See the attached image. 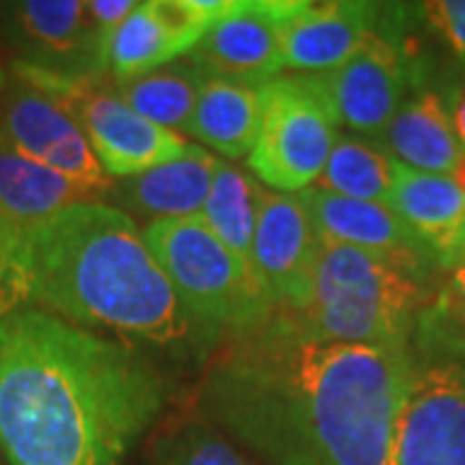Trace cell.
I'll use <instances>...</instances> for the list:
<instances>
[{
	"instance_id": "1",
	"label": "cell",
	"mask_w": 465,
	"mask_h": 465,
	"mask_svg": "<svg viewBox=\"0 0 465 465\" xmlns=\"http://www.w3.org/2000/svg\"><path fill=\"white\" fill-rule=\"evenodd\" d=\"M409 349L321 341L277 316L204 378L210 414L269 465H396Z\"/></svg>"
},
{
	"instance_id": "2",
	"label": "cell",
	"mask_w": 465,
	"mask_h": 465,
	"mask_svg": "<svg viewBox=\"0 0 465 465\" xmlns=\"http://www.w3.org/2000/svg\"><path fill=\"white\" fill-rule=\"evenodd\" d=\"M163 372L42 308L0 318V450L11 465H122L166 403Z\"/></svg>"
},
{
	"instance_id": "3",
	"label": "cell",
	"mask_w": 465,
	"mask_h": 465,
	"mask_svg": "<svg viewBox=\"0 0 465 465\" xmlns=\"http://www.w3.org/2000/svg\"><path fill=\"white\" fill-rule=\"evenodd\" d=\"M14 264L29 302L81 329L183 347L200 323L137 223L106 202H81L24 228Z\"/></svg>"
},
{
	"instance_id": "4",
	"label": "cell",
	"mask_w": 465,
	"mask_h": 465,
	"mask_svg": "<svg viewBox=\"0 0 465 465\" xmlns=\"http://www.w3.org/2000/svg\"><path fill=\"white\" fill-rule=\"evenodd\" d=\"M421 266L321 241L308 305L280 316L321 341L409 349L416 311L424 302Z\"/></svg>"
},
{
	"instance_id": "5",
	"label": "cell",
	"mask_w": 465,
	"mask_h": 465,
	"mask_svg": "<svg viewBox=\"0 0 465 465\" xmlns=\"http://www.w3.org/2000/svg\"><path fill=\"white\" fill-rule=\"evenodd\" d=\"M143 235L197 321L223 326L235 336L262 329L277 316L251 262L228 249L202 215L148 223Z\"/></svg>"
},
{
	"instance_id": "6",
	"label": "cell",
	"mask_w": 465,
	"mask_h": 465,
	"mask_svg": "<svg viewBox=\"0 0 465 465\" xmlns=\"http://www.w3.org/2000/svg\"><path fill=\"white\" fill-rule=\"evenodd\" d=\"M339 137V124L316 75H277L262 85V124L251 173L274 192L316 186Z\"/></svg>"
},
{
	"instance_id": "7",
	"label": "cell",
	"mask_w": 465,
	"mask_h": 465,
	"mask_svg": "<svg viewBox=\"0 0 465 465\" xmlns=\"http://www.w3.org/2000/svg\"><path fill=\"white\" fill-rule=\"evenodd\" d=\"M14 65L26 73L34 84L47 88L52 96L65 104L78 119L81 130L91 143L94 155L104 171L114 179H133L150 168L179 161L197 148L179 133L150 122L119 99L116 85H106L104 78H63L42 73L24 63Z\"/></svg>"
},
{
	"instance_id": "8",
	"label": "cell",
	"mask_w": 465,
	"mask_h": 465,
	"mask_svg": "<svg viewBox=\"0 0 465 465\" xmlns=\"http://www.w3.org/2000/svg\"><path fill=\"white\" fill-rule=\"evenodd\" d=\"M0 140L24 158L84 183L101 197L114 189L116 182L94 155L73 112L16 65L5 73L0 91Z\"/></svg>"
},
{
	"instance_id": "9",
	"label": "cell",
	"mask_w": 465,
	"mask_h": 465,
	"mask_svg": "<svg viewBox=\"0 0 465 465\" xmlns=\"http://www.w3.org/2000/svg\"><path fill=\"white\" fill-rule=\"evenodd\" d=\"M0 29L16 63L63 75H109V39L96 29L84 0H16L0 5Z\"/></svg>"
},
{
	"instance_id": "10",
	"label": "cell",
	"mask_w": 465,
	"mask_h": 465,
	"mask_svg": "<svg viewBox=\"0 0 465 465\" xmlns=\"http://www.w3.org/2000/svg\"><path fill=\"white\" fill-rule=\"evenodd\" d=\"M396 465H465V365L414 362L396 427Z\"/></svg>"
},
{
	"instance_id": "11",
	"label": "cell",
	"mask_w": 465,
	"mask_h": 465,
	"mask_svg": "<svg viewBox=\"0 0 465 465\" xmlns=\"http://www.w3.org/2000/svg\"><path fill=\"white\" fill-rule=\"evenodd\" d=\"M318 238L316 223L302 194L266 192L251 246V266L277 313H300L313 290Z\"/></svg>"
},
{
	"instance_id": "12",
	"label": "cell",
	"mask_w": 465,
	"mask_h": 465,
	"mask_svg": "<svg viewBox=\"0 0 465 465\" xmlns=\"http://www.w3.org/2000/svg\"><path fill=\"white\" fill-rule=\"evenodd\" d=\"M316 78L339 127L381 140L406 101L411 67L406 52L378 29L344 65Z\"/></svg>"
},
{
	"instance_id": "13",
	"label": "cell",
	"mask_w": 465,
	"mask_h": 465,
	"mask_svg": "<svg viewBox=\"0 0 465 465\" xmlns=\"http://www.w3.org/2000/svg\"><path fill=\"white\" fill-rule=\"evenodd\" d=\"M298 0H235L189 54L207 75L264 85L284 70L282 26Z\"/></svg>"
},
{
	"instance_id": "14",
	"label": "cell",
	"mask_w": 465,
	"mask_h": 465,
	"mask_svg": "<svg viewBox=\"0 0 465 465\" xmlns=\"http://www.w3.org/2000/svg\"><path fill=\"white\" fill-rule=\"evenodd\" d=\"M382 11L375 3L298 0L282 26L284 70L298 75H323L347 63L378 32Z\"/></svg>"
},
{
	"instance_id": "15",
	"label": "cell",
	"mask_w": 465,
	"mask_h": 465,
	"mask_svg": "<svg viewBox=\"0 0 465 465\" xmlns=\"http://www.w3.org/2000/svg\"><path fill=\"white\" fill-rule=\"evenodd\" d=\"M213 24L194 11L192 0L137 3L109 42V75L114 84L192 54Z\"/></svg>"
},
{
	"instance_id": "16",
	"label": "cell",
	"mask_w": 465,
	"mask_h": 465,
	"mask_svg": "<svg viewBox=\"0 0 465 465\" xmlns=\"http://www.w3.org/2000/svg\"><path fill=\"white\" fill-rule=\"evenodd\" d=\"M391 204L432 262L452 269L463 262L465 192L452 176L424 173L396 163Z\"/></svg>"
},
{
	"instance_id": "17",
	"label": "cell",
	"mask_w": 465,
	"mask_h": 465,
	"mask_svg": "<svg viewBox=\"0 0 465 465\" xmlns=\"http://www.w3.org/2000/svg\"><path fill=\"white\" fill-rule=\"evenodd\" d=\"M300 194L308 202L321 241L409 259L419 264L432 262L411 228L403 223V217L393 210V204L339 197L318 186H311Z\"/></svg>"
},
{
	"instance_id": "18",
	"label": "cell",
	"mask_w": 465,
	"mask_h": 465,
	"mask_svg": "<svg viewBox=\"0 0 465 465\" xmlns=\"http://www.w3.org/2000/svg\"><path fill=\"white\" fill-rule=\"evenodd\" d=\"M217 163V155L197 145L179 161L116 182L112 194L122 213L150 217V223L200 217L213 189Z\"/></svg>"
},
{
	"instance_id": "19",
	"label": "cell",
	"mask_w": 465,
	"mask_h": 465,
	"mask_svg": "<svg viewBox=\"0 0 465 465\" xmlns=\"http://www.w3.org/2000/svg\"><path fill=\"white\" fill-rule=\"evenodd\" d=\"M381 143L401 166L442 176L455 173L465 153L452 127L450 106L434 91L406 96Z\"/></svg>"
},
{
	"instance_id": "20",
	"label": "cell",
	"mask_w": 465,
	"mask_h": 465,
	"mask_svg": "<svg viewBox=\"0 0 465 465\" xmlns=\"http://www.w3.org/2000/svg\"><path fill=\"white\" fill-rule=\"evenodd\" d=\"M262 124V85L207 75L183 134L225 158H249Z\"/></svg>"
},
{
	"instance_id": "21",
	"label": "cell",
	"mask_w": 465,
	"mask_h": 465,
	"mask_svg": "<svg viewBox=\"0 0 465 465\" xmlns=\"http://www.w3.org/2000/svg\"><path fill=\"white\" fill-rule=\"evenodd\" d=\"M101 200L94 189L34 163L0 140V217L21 231L73 204Z\"/></svg>"
},
{
	"instance_id": "22",
	"label": "cell",
	"mask_w": 465,
	"mask_h": 465,
	"mask_svg": "<svg viewBox=\"0 0 465 465\" xmlns=\"http://www.w3.org/2000/svg\"><path fill=\"white\" fill-rule=\"evenodd\" d=\"M207 73L189 54L116 85L119 99L150 122L183 134Z\"/></svg>"
},
{
	"instance_id": "23",
	"label": "cell",
	"mask_w": 465,
	"mask_h": 465,
	"mask_svg": "<svg viewBox=\"0 0 465 465\" xmlns=\"http://www.w3.org/2000/svg\"><path fill=\"white\" fill-rule=\"evenodd\" d=\"M393 182L396 161L382 148L381 140L339 133L316 186L339 197L391 204Z\"/></svg>"
},
{
	"instance_id": "24",
	"label": "cell",
	"mask_w": 465,
	"mask_h": 465,
	"mask_svg": "<svg viewBox=\"0 0 465 465\" xmlns=\"http://www.w3.org/2000/svg\"><path fill=\"white\" fill-rule=\"evenodd\" d=\"M262 194L264 186L256 176L220 158L210 197L202 210V220L228 249L246 262H251Z\"/></svg>"
},
{
	"instance_id": "25",
	"label": "cell",
	"mask_w": 465,
	"mask_h": 465,
	"mask_svg": "<svg viewBox=\"0 0 465 465\" xmlns=\"http://www.w3.org/2000/svg\"><path fill=\"white\" fill-rule=\"evenodd\" d=\"M153 465H253V460L210 427L197 424L168 440Z\"/></svg>"
},
{
	"instance_id": "26",
	"label": "cell",
	"mask_w": 465,
	"mask_h": 465,
	"mask_svg": "<svg viewBox=\"0 0 465 465\" xmlns=\"http://www.w3.org/2000/svg\"><path fill=\"white\" fill-rule=\"evenodd\" d=\"M419 8L421 16L448 42L450 50L455 52V57L465 67V0H434L421 3Z\"/></svg>"
},
{
	"instance_id": "27",
	"label": "cell",
	"mask_w": 465,
	"mask_h": 465,
	"mask_svg": "<svg viewBox=\"0 0 465 465\" xmlns=\"http://www.w3.org/2000/svg\"><path fill=\"white\" fill-rule=\"evenodd\" d=\"M137 8V0H91L88 3V14L94 18L96 29H99L109 42L114 32L133 16V11Z\"/></svg>"
},
{
	"instance_id": "28",
	"label": "cell",
	"mask_w": 465,
	"mask_h": 465,
	"mask_svg": "<svg viewBox=\"0 0 465 465\" xmlns=\"http://www.w3.org/2000/svg\"><path fill=\"white\" fill-rule=\"evenodd\" d=\"M26 290H24V280L18 274L16 264L0 266V318L18 311L21 305H26Z\"/></svg>"
},
{
	"instance_id": "29",
	"label": "cell",
	"mask_w": 465,
	"mask_h": 465,
	"mask_svg": "<svg viewBox=\"0 0 465 465\" xmlns=\"http://www.w3.org/2000/svg\"><path fill=\"white\" fill-rule=\"evenodd\" d=\"M21 235H24L21 228H16L14 223L0 217V266L11 264L16 259L18 246H21Z\"/></svg>"
},
{
	"instance_id": "30",
	"label": "cell",
	"mask_w": 465,
	"mask_h": 465,
	"mask_svg": "<svg viewBox=\"0 0 465 465\" xmlns=\"http://www.w3.org/2000/svg\"><path fill=\"white\" fill-rule=\"evenodd\" d=\"M450 302L455 316L465 323V259L452 269V280H450Z\"/></svg>"
},
{
	"instance_id": "31",
	"label": "cell",
	"mask_w": 465,
	"mask_h": 465,
	"mask_svg": "<svg viewBox=\"0 0 465 465\" xmlns=\"http://www.w3.org/2000/svg\"><path fill=\"white\" fill-rule=\"evenodd\" d=\"M450 116H452V127L458 134V143L465 150V84L458 88V94L450 101Z\"/></svg>"
},
{
	"instance_id": "32",
	"label": "cell",
	"mask_w": 465,
	"mask_h": 465,
	"mask_svg": "<svg viewBox=\"0 0 465 465\" xmlns=\"http://www.w3.org/2000/svg\"><path fill=\"white\" fill-rule=\"evenodd\" d=\"M452 179H455V183L465 192V153L463 158H460V163H458V168H455V173H452Z\"/></svg>"
},
{
	"instance_id": "33",
	"label": "cell",
	"mask_w": 465,
	"mask_h": 465,
	"mask_svg": "<svg viewBox=\"0 0 465 465\" xmlns=\"http://www.w3.org/2000/svg\"><path fill=\"white\" fill-rule=\"evenodd\" d=\"M3 85H5V73L0 70V91H3Z\"/></svg>"
}]
</instances>
